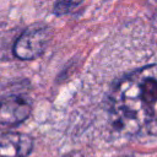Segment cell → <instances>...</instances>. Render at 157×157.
Wrapping results in <instances>:
<instances>
[{"label":"cell","mask_w":157,"mask_h":157,"mask_svg":"<svg viewBox=\"0 0 157 157\" xmlns=\"http://www.w3.org/2000/svg\"><path fill=\"white\" fill-rule=\"evenodd\" d=\"M83 0H56L53 7V12L55 16H64L71 11H74Z\"/></svg>","instance_id":"5"},{"label":"cell","mask_w":157,"mask_h":157,"mask_svg":"<svg viewBox=\"0 0 157 157\" xmlns=\"http://www.w3.org/2000/svg\"><path fill=\"white\" fill-rule=\"evenodd\" d=\"M32 113L31 103L21 96H9L0 101V124L15 126L26 121Z\"/></svg>","instance_id":"3"},{"label":"cell","mask_w":157,"mask_h":157,"mask_svg":"<svg viewBox=\"0 0 157 157\" xmlns=\"http://www.w3.org/2000/svg\"><path fill=\"white\" fill-rule=\"evenodd\" d=\"M33 150V139L28 134L9 131L0 135V157H27Z\"/></svg>","instance_id":"4"},{"label":"cell","mask_w":157,"mask_h":157,"mask_svg":"<svg viewBox=\"0 0 157 157\" xmlns=\"http://www.w3.org/2000/svg\"><path fill=\"white\" fill-rule=\"evenodd\" d=\"M109 113L123 134L157 136V64L131 71L114 85Z\"/></svg>","instance_id":"1"},{"label":"cell","mask_w":157,"mask_h":157,"mask_svg":"<svg viewBox=\"0 0 157 157\" xmlns=\"http://www.w3.org/2000/svg\"><path fill=\"white\" fill-rule=\"evenodd\" d=\"M147 6L152 16V20L157 23V0H147Z\"/></svg>","instance_id":"6"},{"label":"cell","mask_w":157,"mask_h":157,"mask_svg":"<svg viewBox=\"0 0 157 157\" xmlns=\"http://www.w3.org/2000/svg\"><path fill=\"white\" fill-rule=\"evenodd\" d=\"M52 38V28L44 25H33L25 29L16 39L12 52L17 59L33 60L42 55Z\"/></svg>","instance_id":"2"},{"label":"cell","mask_w":157,"mask_h":157,"mask_svg":"<svg viewBox=\"0 0 157 157\" xmlns=\"http://www.w3.org/2000/svg\"><path fill=\"white\" fill-rule=\"evenodd\" d=\"M64 157H83V155H82V152L74 150V151H70V152L65 153V155H64Z\"/></svg>","instance_id":"7"}]
</instances>
